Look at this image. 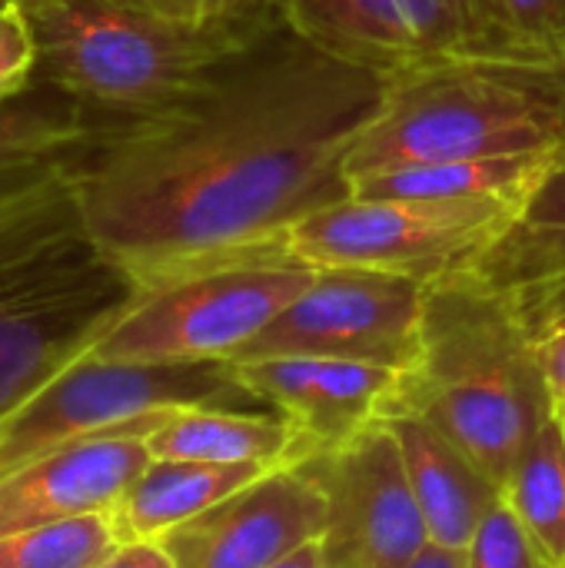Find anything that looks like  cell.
Returning <instances> with one entry per match:
<instances>
[{
  "label": "cell",
  "instance_id": "obj_1",
  "mask_svg": "<svg viewBox=\"0 0 565 568\" xmlns=\"http://www.w3.org/2000/svg\"><path fill=\"white\" fill-rule=\"evenodd\" d=\"M383 90L283 30L163 113L100 120L73 170L97 250L137 290L286 260V233L350 196L346 156Z\"/></svg>",
  "mask_w": 565,
  "mask_h": 568
},
{
  "label": "cell",
  "instance_id": "obj_2",
  "mask_svg": "<svg viewBox=\"0 0 565 568\" xmlns=\"http://www.w3.org/2000/svg\"><path fill=\"white\" fill-rule=\"evenodd\" d=\"M393 413L436 426L503 489L529 439L559 413L503 286L476 270L430 283L420 343L386 416Z\"/></svg>",
  "mask_w": 565,
  "mask_h": 568
},
{
  "label": "cell",
  "instance_id": "obj_3",
  "mask_svg": "<svg viewBox=\"0 0 565 568\" xmlns=\"http://www.w3.org/2000/svg\"><path fill=\"white\" fill-rule=\"evenodd\" d=\"M137 296L93 243L73 170L0 196V426Z\"/></svg>",
  "mask_w": 565,
  "mask_h": 568
},
{
  "label": "cell",
  "instance_id": "obj_4",
  "mask_svg": "<svg viewBox=\"0 0 565 568\" xmlns=\"http://www.w3.org/2000/svg\"><path fill=\"white\" fill-rule=\"evenodd\" d=\"M33 33V73L97 120L163 113L283 33L280 20L190 23L150 0H13Z\"/></svg>",
  "mask_w": 565,
  "mask_h": 568
},
{
  "label": "cell",
  "instance_id": "obj_5",
  "mask_svg": "<svg viewBox=\"0 0 565 568\" xmlns=\"http://www.w3.org/2000/svg\"><path fill=\"white\" fill-rule=\"evenodd\" d=\"M565 150V67L536 60H423L386 77L346 180L450 160Z\"/></svg>",
  "mask_w": 565,
  "mask_h": 568
},
{
  "label": "cell",
  "instance_id": "obj_6",
  "mask_svg": "<svg viewBox=\"0 0 565 568\" xmlns=\"http://www.w3.org/2000/svg\"><path fill=\"white\" fill-rule=\"evenodd\" d=\"M526 196H346L296 223L283 256L313 270L356 266L436 283L506 236Z\"/></svg>",
  "mask_w": 565,
  "mask_h": 568
},
{
  "label": "cell",
  "instance_id": "obj_7",
  "mask_svg": "<svg viewBox=\"0 0 565 568\" xmlns=\"http://www.w3.org/2000/svg\"><path fill=\"white\" fill-rule=\"evenodd\" d=\"M253 399L226 359L123 363L83 356L0 426V479L23 463L103 433H157L176 409Z\"/></svg>",
  "mask_w": 565,
  "mask_h": 568
},
{
  "label": "cell",
  "instance_id": "obj_8",
  "mask_svg": "<svg viewBox=\"0 0 565 568\" xmlns=\"http://www.w3.org/2000/svg\"><path fill=\"white\" fill-rule=\"evenodd\" d=\"M313 276V266L293 260H246L137 290L90 356L123 363H230Z\"/></svg>",
  "mask_w": 565,
  "mask_h": 568
},
{
  "label": "cell",
  "instance_id": "obj_9",
  "mask_svg": "<svg viewBox=\"0 0 565 568\" xmlns=\"http://www.w3.org/2000/svg\"><path fill=\"white\" fill-rule=\"evenodd\" d=\"M430 283L356 266L316 270L313 283L230 363L326 356L406 369L423 326Z\"/></svg>",
  "mask_w": 565,
  "mask_h": 568
},
{
  "label": "cell",
  "instance_id": "obj_10",
  "mask_svg": "<svg viewBox=\"0 0 565 568\" xmlns=\"http://www.w3.org/2000/svg\"><path fill=\"white\" fill-rule=\"evenodd\" d=\"M326 503L320 552L326 568H406L430 532L403 453L380 419L300 463Z\"/></svg>",
  "mask_w": 565,
  "mask_h": 568
},
{
  "label": "cell",
  "instance_id": "obj_11",
  "mask_svg": "<svg viewBox=\"0 0 565 568\" xmlns=\"http://www.w3.org/2000/svg\"><path fill=\"white\" fill-rule=\"evenodd\" d=\"M323 519L320 486L293 463L263 473L160 542L176 568H270L320 542Z\"/></svg>",
  "mask_w": 565,
  "mask_h": 568
},
{
  "label": "cell",
  "instance_id": "obj_12",
  "mask_svg": "<svg viewBox=\"0 0 565 568\" xmlns=\"http://www.w3.org/2000/svg\"><path fill=\"white\" fill-rule=\"evenodd\" d=\"M150 429H117L57 446L0 479V539L93 513H113L153 463Z\"/></svg>",
  "mask_w": 565,
  "mask_h": 568
},
{
  "label": "cell",
  "instance_id": "obj_13",
  "mask_svg": "<svg viewBox=\"0 0 565 568\" xmlns=\"http://www.w3.org/2000/svg\"><path fill=\"white\" fill-rule=\"evenodd\" d=\"M233 366L240 386L290 419L310 453L380 423L400 383V369L326 356H270Z\"/></svg>",
  "mask_w": 565,
  "mask_h": 568
},
{
  "label": "cell",
  "instance_id": "obj_14",
  "mask_svg": "<svg viewBox=\"0 0 565 568\" xmlns=\"http://www.w3.org/2000/svg\"><path fill=\"white\" fill-rule=\"evenodd\" d=\"M403 453V466L433 546L466 552L483 519L503 503L493 483L450 436L420 416L393 413L383 419Z\"/></svg>",
  "mask_w": 565,
  "mask_h": 568
},
{
  "label": "cell",
  "instance_id": "obj_15",
  "mask_svg": "<svg viewBox=\"0 0 565 568\" xmlns=\"http://www.w3.org/2000/svg\"><path fill=\"white\" fill-rule=\"evenodd\" d=\"M97 130L93 113L37 73L0 90V196L77 170Z\"/></svg>",
  "mask_w": 565,
  "mask_h": 568
},
{
  "label": "cell",
  "instance_id": "obj_16",
  "mask_svg": "<svg viewBox=\"0 0 565 568\" xmlns=\"http://www.w3.org/2000/svg\"><path fill=\"white\" fill-rule=\"evenodd\" d=\"M147 443L153 459H186L210 466L280 469L310 456L300 429L280 413H240L233 406L176 409Z\"/></svg>",
  "mask_w": 565,
  "mask_h": 568
},
{
  "label": "cell",
  "instance_id": "obj_17",
  "mask_svg": "<svg viewBox=\"0 0 565 568\" xmlns=\"http://www.w3.org/2000/svg\"><path fill=\"white\" fill-rule=\"evenodd\" d=\"M276 7L293 37L340 63L380 77L420 63L396 0H276Z\"/></svg>",
  "mask_w": 565,
  "mask_h": 568
},
{
  "label": "cell",
  "instance_id": "obj_18",
  "mask_svg": "<svg viewBox=\"0 0 565 568\" xmlns=\"http://www.w3.org/2000/svg\"><path fill=\"white\" fill-rule=\"evenodd\" d=\"M270 469L210 466L186 459H153L110 513L123 542L163 539L176 526L203 516Z\"/></svg>",
  "mask_w": 565,
  "mask_h": 568
},
{
  "label": "cell",
  "instance_id": "obj_19",
  "mask_svg": "<svg viewBox=\"0 0 565 568\" xmlns=\"http://www.w3.org/2000/svg\"><path fill=\"white\" fill-rule=\"evenodd\" d=\"M556 153H519L486 160H450L366 173L350 180V196L400 200V196H526L546 170L559 160Z\"/></svg>",
  "mask_w": 565,
  "mask_h": 568
},
{
  "label": "cell",
  "instance_id": "obj_20",
  "mask_svg": "<svg viewBox=\"0 0 565 568\" xmlns=\"http://www.w3.org/2000/svg\"><path fill=\"white\" fill-rule=\"evenodd\" d=\"M503 503L526 529L539 556L565 568V423L556 413L529 439L503 483Z\"/></svg>",
  "mask_w": 565,
  "mask_h": 568
},
{
  "label": "cell",
  "instance_id": "obj_21",
  "mask_svg": "<svg viewBox=\"0 0 565 568\" xmlns=\"http://www.w3.org/2000/svg\"><path fill=\"white\" fill-rule=\"evenodd\" d=\"M565 266V150L526 193L516 223L480 260L476 273L496 286H513Z\"/></svg>",
  "mask_w": 565,
  "mask_h": 568
},
{
  "label": "cell",
  "instance_id": "obj_22",
  "mask_svg": "<svg viewBox=\"0 0 565 568\" xmlns=\"http://www.w3.org/2000/svg\"><path fill=\"white\" fill-rule=\"evenodd\" d=\"M423 60H529L503 33L490 0H396ZM539 63V60H536Z\"/></svg>",
  "mask_w": 565,
  "mask_h": 568
},
{
  "label": "cell",
  "instance_id": "obj_23",
  "mask_svg": "<svg viewBox=\"0 0 565 568\" xmlns=\"http://www.w3.org/2000/svg\"><path fill=\"white\" fill-rule=\"evenodd\" d=\"M123 546L113 516L93 513L0 539V568H100Z\"/></svg>",
  "mask_w": 565,
  "mask_h": 568
},
{
  "label": "cell",
  "instance_id": "obj_24",
  "mask_svg": "<svg viewBox=\"0 0 565 568\" xmlns=\"http://www.w3.org/2000/svg\"><path fill=\"white\" fill-rule=\"evenodd\" d=\"M503 290L519 313L556 406H565V266Z\"/></svg>",
  "mask_w": 565,
  "mask_h": 568
},
{
  "label": "cell",
  "instance_id": "obj_25",
  "mask_svg": "<svg viewBox=\"0 0 565 568\" xmlns=\"http://www.w3.org/2000/svg\"><path fill=\"white\" fill-rule=\"evenodd\" d=\"M490 7L523 57L565 67V0H490Z\"/></svg>",
  "mask_w": 565,
  "mask_h": 568
},
{
  "label": "cell",
  "instance_id": "obj_26",
  "mask_svg": "<svg viewBox=\"0 0 565 568\" xmlns=\"http://www.w3.org/2000/svg\"><path fill=\"white\" fill-rule=\"evenodd\" d=\"M466 568H553L526 529L516 523L506 503H500L483 526L476 529L473 542L466 546Z\"/></svg>",
  "mask_w": 565,
  "mask_h": 568
},
{
  "label": "cell",
  "instance_id": "obj_27",
  "mask_svg": "<svg viewBox=\"0 0 565 568\" xmlns=\"http://www.w3.org/2000/svg\"><path fill=\"white\" fill-rule=\"evenodd\" d=\"M37 67V43L23 10L13 0H0V90L20 87Z\"/></svg>",
  "mask_w": 565,
  "mask_h": 568
},
{
  "label": "cell",
  "instance_id": "obj_28",
  "mask_svg": "<svg viewBox=\"0 0 565 568\" xmlns=\"http://www.w3.org/2000/svg\"><path fill=\"white\" fill-rule=\"evenodd\" d=\"M153 7L190 23H240V20H280L276 0H150Z\"/></svg>",
  "mask_w": 565,
  "mask_h": 568
},
{
  "label": "cell",
  "instance_id": "obj_29",
  "mask_svg": "<svg viewBox=\"0 0 565 568\" xmlns=\"http://www.w3.org/2000/svg\"><path fill=\"white\" fill-rule=\"evenodd\" d=\"M100 568H176L167 546L160 539H143V542H123Z\"/></svg>",
  "mask_w": 565,
  "mask_h": 568
},
{
  "label": "cell",
  "instance_id": "obj_30",
  "mask_svg": "<svg viewBox=\"0 0 565 568\" xmlns=\"http://www.w3.org/2000/svg\"><path fill=\"white\" fill-rule=\"evenodd\" d=\"M406 568H466V552L443 549V546H426Z\"/></svg>",
  "mask_w": 565,
  "mask_h": 568
},
{
  "label": "cell",
  "instance_id": "obj_31",
  "mask_svg": "<svg viewBox=\"0 0 565 568\" xmlns=\"http://www.w3.org/2000/svg\"><path fill=\"white\" fill-rule=\"evenodd\" d=\"M270 568H326V566H323L320 542H310V546H303L300 552H293L290 559H283V562H276V566H270Z\"/></svg>",
  "mask_w": 565,
  "mask_h": 568
},
{
  "label": "cell",
  "instance_id": "obj_32",
  "mask_svg": "<svg viewBox=\"0 0 565 568\" xmlns=\"http://www.w3.org/2000/svg\"><path fill=\"white\" fill-rule=\"evenodd\" d=\"M559 416H563V423H565V406H559Z\"/></svg>",
  "mask_w": 565,
  "mask_h": 568
}]
</instances>
